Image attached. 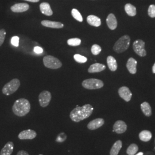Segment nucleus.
Returning a JSON list of instances; mask_svg holds the SVG:
<instances>
[{
    "instance_id": "nucleus-1",
    "label": "nucleus",
    "mask_w": 155,
    "mask_h": 155,
    "mask_svg": "<svg viewBox=\"0 0 155 155\" xmlns=\"http://www.w3.org/2000/svg\"><path fill=\"white\" fill-rule=\"evenodd\" d=\"M94 108L90 104H86L83 106H77L70 114V117L72 121L79 122L85 120L91 115Z\"/></svg>"
},
{
    "instance_id": "nucleus-2",
    "label": "nucleus",
    "mask_w": 155,
    "mask_h": 155,
    "mask_svg": "<svg viewBox=\"0 0 155 155\" xmlns=\"http://www.w3.org/2000/svg\"><path fill=\"white\" fill-rule=\"evenodd\" d=\"M12 110L17 116H25L31 110L30 102L25 98L16 100L13 105Z\"/></svg>"
},
{
    "instance_id": "nucleus-3",
    "label": "nucleus",
    "mask_w": 155,
    "mask_h": 155,
    "mask_svg": "<svg viewBox=\"0 0 155 155\" xmlns=\"http://www.w3.org/2000/svg\"><path fill=\"white\" fill-rule=\"evenodd\" d=\"M130 39L129 36L124 35L118 39L113 47L114 51L117 53H122L127 50L130 45Z\"/></svg>"
},
{
    "instance_id": "nucleus-4",
    "label": "nucleus",
    "mask_w": 155,
    "mask_h": 155,
    "mask_svg": "<svg viewBox=\"0 0 155 155\" xmlns=\"http://www.w3.org/2000/svg\"><path fill=\"white\" fill-rule=\"evenodd\" d=\"M20 86V81L18 79H13L3 87L2 91L6 95H10L15 93Z\"/></svg>"
},
{
    "instance_id": "nucleus-5",
    "label": "nucleus",
    "mask_w": 155,
    "mask_h": 155,
    "mask_svg": "<svg viewBox=\"0 0 155 155\" xmlns=\"http://www.w3.org/2000/svg\"><path fill=\"white\" fill-rule=\"evenodd\" d=\"M45 67L51 69H58L62 66V63L58 58L53 56H45L43 58Z\"/></svg>"
},
{
    "instance_id": "nucleus-6",
    "label": "nucleus",
    "mask_w": 155,
    "mask_h": 155,
    "mask_svg": "<svg viewBox=\"0 0 155 155\" xmlns=\"http://www.w3.org/2000/svg\"><path fill=\"white\" fill-rule=\"evenodd\" d=\"M82 86L84 88L89 90H95L102 88L104 83L100 79L91 78L83 81L82 83Z\"/></svg>"
},
{
    "instance_id": "nucleus-7",
    "label": "nucleus",
    "mask_w": 155,
    "mask_h": 155,
    "mask_svg": "<svg viewBox=\"0 0 155 155\" xmlns=\"http://www.w3.org/2000/svg\"><path fill=\"white\" fill-rule=\"evenodd\" d=\"M133 48L134 51L140 56L144 57L147 55L145 50V43L141 40L138 39L133 43Z\"/></svg>"
},
{
    "instance_id": "nucleus-8",
    "label": "nucleus",
    "mask_w": 155,
    "mask_h": 155,
    "mask_svg": "<svg viewBox=\"0 0 155 155\" xmlns=\"http://www.w3.org/2000/svg\"><path fill=\"white\" fill-rule=\"evenodd\" d=\"M52 95L50 91L45 90L43 91L39 95V102L40 106L43 107H47L49 105L51 100Z\"/></svg>"
},
{
    "instance_id": "nucleus-9",
    "label": "nucleus",
    "mask_w": 155,
    "mask_h": 155,
    "mask_svg": "<svg viewBox=\"0 0 155 155\" xmlns=\"http://www.w3.org/2000/svg\"><path fill=\"white\" fill-rule=\"evenodd\" d=\"M37 136V133L33 130L28 129L21 132L18 134V137L20 140H32Z\"/></svg>"
},
{
    "instance_id": "nucleus-10",
    "label": "nucleus",
    "mask_w": 155,
    "mask_h": 155,
    "mask_svg": "<svg viewBox=\"0 0 155 155\" xmlns=\"http://www.w3.org/2000/svg\"><path fill=\"white\" fill-rule=\"evenodd\" d=\"M118 94L120 97L122 98L123 100H125L126 102L130 101L132 97V94L131 91H130L129 89L126 86H123L119 89Z\"/></svg>"
},
{
    "instance_id": "nucleus-11",
    "label": "nucleus",
    "mask_w": 155,
    "mask_h": 155,
    "mask_svg": "<svg viewBox=\"0 0 155 155\" xmlns=\"http://www.w3.org/2000/svg\"><path fill=\"white\" fill-rule=\"evenodd\" d=\"M127 129V125L126 123L121 120H118L114 123L113 125V132H115L118 134H121L126 132Z\"/></svg>"
},
{
    "instance_id": "nucleus-12",
    "label": "nucleus",
    "mask_w": 155,
    "mask_h": 155,
    "mask_svg": "<svg viewBox=\"0 0 155 155\" xmlns=\"http://www.w3.org/2000/svg\"><path fill=\"white\" fill-rule=\"evenodd\" d=\"M29 9V5L27 3H18L11 8L12 11L15 13H22L27 11Z\"/></svg>"
},
{
    "instance_id": "nucleus-13",
    "label": "nucleus",
    "mask_w": 155,
    "mask_h": 155,
    "mask_svg": "<svg viewBox=\"0 0 155 155\" xmlns=\"http://www.w3.org/2000/svg\"><path fill=\"white\" fill-rule=\"evenodd\" d=\"M104 124L105 121L103 118H96L89 122L87 125V128L90 130H93L101 127L102 125H104Z\"/></svg>"
},
{
    "instance_id": "nucleus-14",
    "label": "nucleus",
    "mask_w": 155,
    "mask_h": 155,
    "mask_svg": "<svg viewBox=\"0 0 155 155\" xmlns=\"http://www.w3.org/2000/svg\"><path fill=\"white\" fill-rule=\"evenodd\" d=\"M41 25L45 27L51 28H63L64 25L61 22H57V21H52L50 20H43L41 22Z\"/></svg>"
},
{
    "instance_id": "nucleus-15",
    "label": "nucleus",
    "mask_w": 155,
    "mask_h": 155,
    "mask_svg": "<svg viewBox=\"0 0 155 155\" xmlns=\"http://www.w3.org/2000/svg\"><path fill=\"white\" fill-rule=\"evenodd\" d=\"M137 61L133 58H130L127 63V68L128 71L132 74H134L137 72Z\"/></svg>"
},
{
    "instance_id": "nucleus-16",
    "label": "nucleus",
    "mask_w": 155,
    "mask_h": 155,
    "mask_svg": "<svg viewBox=\"0 0 155 155\" xmlns=\"http://www.w3.org/2000/svg\"><path fill=\"white\" fill-rule=\"evenodd\" d=\"M106 23L109 29L111 30H114L117 27V21L116 16L110 13L108 15L106 18Z\"/></svg>"
},
{
    "instance_id": "nucleus-17",
    "label": "nucleus",
    "mask_w": 155,
    "mask_h": 155,
    "mask_svg": "<svg viewBox=\"0 0 155 155\" xmlns=\"http://www.w3.org/2000/svg\"><path fill=\"white\" fill-rule=\"evenodd\" d=\"M14 149V144L12 141H9L5 145L0 152V155H11Z\"/></svg>"
},
{
    "instance_id": "nucleus-18",
    "label": "nucleus",
    "mask_w": 155,
    "mask_h": 155,
    "mask_svg": "<svg viewBox=\"0 0 155 155\" xmlns=\"http://www.w3.org/2000/svg\"><path fill=\"white\" fill-rule=\"evenodd\" d=\"M41 12L47 16H51L53 15V11L51 9L50 5L48 2H42L40 5Z\"/></svg>"
},
{
    "instance_id": "nucleus-19",
    "label": "nucleus",
    "mask_w": 155,
    "mask_h": 155,
    "mask_svg": "<svg viewBox=\"0 0 155 155\" xmlns=\"http://www.w3.org/2000/svg\"><path fill=\"white\" fill-rule=\"evenodd\" d=\"M87 22L89 25L96 27H100L101 24V21L100 18L94 15H89V16H87Z\"/></svg>"
},
{
    "instance_id": "nucleus-20",
    "label": "nucleus",
    "mask_w": 155,
    "mask_h": 155,
    "mask_svg": "<svg viewBox=\"0 0 155 155\" xmlns=\"http://www.w3.org/2000/svg\"><path fill=\"white\" fill-rule=\"evenodd\" d=\"M106 66L104 64L100 63H95L91 65L88 69V72L89 73H95L100 72L105 70Z\"/></svg>"
},
{
    "instance_id": "nucleus-21",
    "label": "nucleus",
    "mask_w": 155,
    "mask_h": 155,
    "mask_svg": "<svg viewBox=\"0 0 155 155\" xmlns=\"http://www.w3.org/2000/svg\"><path fill=\"white\" fill-rule=\"evenodd\" d=\"M122 147V143L121 140H118L113 144L110 151V155H118Z\"/></svg>"
},
{
    "instance_id": "nucleus-22",
    "label": "nucleus",
    "mask_w": 155,
    "mask_h": 155,
    "mask_svg": "<svg viewBox=\"0 0 155 155\" xmlns=\"http://www.w3.org/2000/svg\"><path fill=\"white\" fill-rule=\"evenodd\" d=\"M107 63L109 68L111 71H115L117 69V63L116 59L112 56H109L107 58Z\"/></svg>"
},
{
    "instance_id": "nucleus-23",
    "label": "nucleus",
    "mask_w": 155,
    "mask_h": 155,
    "mask_svg": "<svg viewBox=\"0 0 155 155\" xmlns=\"http://www.w3.org/2000/svg\"><path fill=\"white\" fill-rule=\"evenodd\" d=\"M139 138L142 141H149L152 139V133L149 130H143L139 134Z\"/></svg>"
},
{
    "instance_id": "nucleus-24",
    "label": "nucleus",
    "mask_w": 155,
    "mask_h": 155,
    "mask_svg": "<svg viewBox=\"0 0 155 155\" xmlns=\"http://www.w3.org/2000/svg\"><path fill=\"white\" fill-rule=\"evenodd\" d=\"M141 109L145 116L150 117L152 115L151 107L148 102H144L143 104H141Z\"/></svg>"
},
{
    "instance_id": "nucleus-25",
    "label": "nucleus",
    "mask_w": 155,
    "mask_h": 155,
    "mask_svg": "<svg viewBox=\"0 0 155 155\" xmlns=\"http://www.w3.org/2000/svg\"><path fill=\"white\" fill-rule=\"evenodd\" d=\"M125 11L127 15L130 16H134L136 15V8L134 6L130 4H127L125 6Z\"/></svg>"
},
{
    "instance_id": "nucleus-26",
    "label": "nucleus",
    "mask_w": 155,
    "mask_h": 155,
    "mask_svg": "<svg viewBox=\"0 0 155 155\" xmlns=\"http://www.w3.org/2000/svg\"><path fill=\"white\" fill-rule=\"evenodd\" d=\"M139 150L138 146L135 144H130L127 150V153L128 155H136Z\"/></svg>"
},
{
    "instance_id": "nucleus-27",
    "label": "nucleus",
    "mask_w": 155,
    "mask_h": 155,
    "mask_svg": "<svg viewBox=\"0 0 155 155\" xmlns=\"http://www.w3.org/2000/svg\"><path fill=\"white\" fill-rule=\"evenodd\" d=\"M71 15L72 17L77 20L79 22H82L83 21V17L82 16L81 14L80 13V12L78 11L76 9H72L71 11Z\"/></svg>"
},
{
    "instance_id": "nucleus-28",
    "label": "nucleus",
    "mask_w": 155,
    "mask_h": 155,
    "mask_svg": "<svg viewBox=\"0 0 155 155\" xmlns=\"http://www.w3.org/2000/svg\"><path fill=\"white\" fill-rule=\"evenodd\" d=\"M81 43V40L79 38H72L67 40V44L70 46H78Z\"/></svg>"
},
{
    "instance_id": "nucleus-29",
    "label": "nucleus",
    "mask_w": 155,
    "mask_h": 155,
    "mask_svg": "<svg viewBox=\"0 0 155 155\" xmlns=\"http://www.w3.org/2000/svg\"><path fill=\"white\" fill-rule=\"evenodd\" d=\"M74 58L75 61L79 63H84L87 61V59L86 57L79 54H76L74 56Z\"/></svg>"
},
{
    "instance_id": "nucleus-30",
    "label": "nucleus",
    "mask_w": 155,
    "mask_h": 155,
    "mask_svg": "<svg viewBox=\"0 0 155 155\" xmlns=\"http://www.w3.org/2000/svg\"><path fill=\"white\" fill-rule=\"evenodd\" d=\"M101 47H100L99 45H94L91 48V51L92 52V54L94 55H97L100 54L101 51Z\"/></svg>"
},
{
    "instance_id": "nucleus-31",
    "label": "nucleus",
    "mask_w": 155,
    "mask_h": 155,
    "mask_svg": "<svg viewBox=\"0 0 155 155\" xmlns=\"http://www.w3.org/2000/svg\"><path fill=\"white\" fill-rule=\"evenodd\" d=\"M6 35V32L5 29H2L1 30H0V47L2 45L5 41Z\"/></svg>"
},
{
    "instance_id": "nucleus-32",
    "label": "nucleus",
    "mask_w": 155,
    "mask_h": 155,
    "mask_svg": "<svg viewBox=\"0 0 155 155\" xmlns=\"http://www.w3.org/2000/svg\"><path fill=\"white\" fill-rule=\"evenodd\" d=\"M148 15L149 16L154 18L155 17V5H150L148 8Z\"/></svg>"
},
{
    "instance_id": "nucleus-33",
    "label": "nucleus",
    "mask_w": 155,
    "mask_h": 155,
    "mask_svg": "<svg viewBox=\"0 0 155 155\" xmlns=\"http://www.w3.org/2000/svg\"><path fill=\"white\" fill-rule=\"evenodd\" d=\"M12 45L15 47H18L19 45V38L18 36H13L12 38Z\"/></svg>"
},
{
    "instance_id": "nucleus-34",
    "label": "nucleus",
    "mask_w": 155,
    "mask_h": 155,
    "mask_svg": "<svg viewBox=\"0 0 155 155\" xmlns=\"http://www.w3.org/2000/svg\"><path fill=\"white\" fill-rule=\"evenodd\" d=\"M34 50V52H35L36 54H41V53H43V48H41V47H38V46L35 47L34 48V50Z\"/></svg>"
},
{
    "instance_id": "nucleus-35",
    "label": "nucleus",
    "mask_w": 155,
    "mask_h": 155,
    "mask_svg": "<svg viewBox=\"0 0 155 155\" xmlns=\"http://www.w3.org/2000/svg\"><path fill=\"white\" fill-rule=\"evenodd\" d=\"M17 155H29L28 152L25 150H21L20 151L18 152V153H17Z\"/></svg>"
},
{
    "instance_id": "nucleus-36",
    "label": "nucleus",
    "mask_w": 155,
    "mask_h": 155,
    "mask_svg": "<svg viewBox=\"0 0 155 155\" xmlns=\"http://www.w3.org/2000/svg\"><path fill=\"white\" fill-rule=\"evenodd\" d=\"M24 1L31 2H38L40 0H24Z\"/></svg>"
},
{
    "instance_id": "nucleus-37",
    "label": "nucleus",
    "mask_w": 155,
    "mask_h": 155,
    "mask_svg": "<svg viewBox=\"0 0 155 155\" xmlns=\"http://www.w3.org/2000/svg\"><path fill=\"white\" fill-rule=\"evenodd\" d=\"M152 72H153V73L155 74V63L152 67Z\"/></svg>"
},
{
    "instance_id": "nucleus-38",
    "label": "nucleus",
    "mask_w": 155,
    "mask_h": 155,
    "mask_svg": "<svg viewBox=\"0 0 155 155\" xmlns=\"http://www.w3.org/2000/svg\"><path fill=\"white\" fill-rule=\"evenodd\" d=\"M134 155H143V152H139L137 154H136Z\"/></svg>"
},
{
    "instance_id": "nucleus-39",
    "label": "nucleus",
    "mask_w": 155,
    "mask_h": 155,
    "mask_svg": "<svg viewBox=\"0 0 155 155\" xmlns=\"http://www.w3.org/2000/svg\"><path fill=\"white\" fill-rule=\"evenodd\" d=\"M41 155V154H40V155Z\"/></svg>"
}]
</instances>
